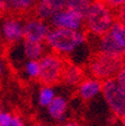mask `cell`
Returning a JSON list of instances; mask_svg holds the SVG:
<instances>
[{"label": "cell", "mask_w": 125, "mask_h": 126, "mask_svg": "<svg viewBox=\"0 0 125 126\" xmlns=\"http://www.w3.org/2000/svg\"><path fill=\"white\" fill-rule=\"evenodd\" d=\"M124 63L125 56L95 51L90 53L83 68L87 72V76L89 74L95 80L104 82L116 78Z\"/></svg>", "instance_id": "cell-1"}, {"label": "cell", "mask_w": 125, "mask_h": 126, "mask_svg": "<svg viewBox=\"0 0 125 126\" xmlns=\"http://www.w3.org/2000/svg\"><path fill=\"white\" fill-rule=\"evenodd\" d=\"M114 15L106 5L92 1L85 16L86 32L89 34L103 36L107 34L114 24Z\"/></svg>", "instance_id": "cell-2"}, {"label": "cell", "mask_w": 125, "mask_h": 126, "mask_svg": "<svg viewBox=\"0 0 125 126\" xmlns=\"http://www.w3.org/2000/svg\"><path fill=\"white\" fill-rule=\"evenodd\" d=\"M65 54L56 53H47L42 56L38 61L39 72L37 80L41 84L46 88L62 83V72H63V58Z\"/></svg>", "instance_id": "cell-3"}, {"label": "cell", "mask_w": 125, "mask_h": 126, "mask_svg": "<svg viewBox=\"0 0 125 126\" xmlns=\"http://www.w3.org/2000/svg\"><path fill=\"white\" fill-rule=\"evenodd\" d=\"M86 39L85 33L65 28H55L50 31L46 36V43L53 51L61 54L72 52L79 44Z\"/></svg>", "instance_id": "cell-4"}, {"label": "cell", "mask_w": 125, "mask_h": 126, "mask_svg": "<svg viewBox=\"0 0 125 126\" xmlns=\"http://www.w3.org/2000/svg\"><path fill=\"white\" fill-rule=\"evenodd\" d=\"M102 90L107 104L118 118L125 115V92L121 89V87L115 79H110L104 81L102 84Z\"/></svg>", "instance_id": "cell-5"}, {"label": "cell", "mask_w": 125, "mask_h": 126, "mask_svg": "<svg viewBox=\"0 0 125 126\" xmlns=\"http://www.w3.org/2000/svg\"><path fill=\"white\" fill-rule=\"evenodd\" d=\"M88 78L85 68L73 64L71 59L65 54L63 58V72H62V83L69 86H77Z\"/></svg>", "instance_id": "cell-6"}, {"label": "cell", "mask_w": 125, "mask_h": 126, "mask_svg": "<svg viewBox=\"0 0 125 126\" xmlns=\"http://www.w3.org/2000/svg\"><path fill=\"white\" fill-rule=\"evenodd\" d=\"M51 19H52V24L56 28H65L71 31H78L81 24L85 21L82 15L69 9L55 14Z\"/></svg>", "instance_id": "cell-7"}, {"label": "cell", "mask_w": 125, "mask_h": 126, "mask_svg": "<svg viewBox=\"0 0 125 126\" xmlns=\"http://www.w3.org/2000/svg\"><path fill=\"white\" fill-rule=\"evenodd\" d=\"M65 9V0H38L34 10V17L43 21Z\"/></svg>", "instance_id": "cell-8"}, {"label": "cell", "mask_w": 125, "mask_h": 126, "mask_svg": "<svg viewBox=\"0 0 125 126\" xmlns=\"http://www.w3.org/2000/svg\"><path fill=\"white\" fill-rule=\"evenodd\" d=\"M49 27L39 19H28L23 27V37L29 42H44L49 34Z\"/></svg>", "instance_id": "cell-9"}, {"label": "cell", "mask_w": 125, "mask_h": 126, "mask_svg": "<svg viewBox=\"0 0 125 126\" xmlns=\"http://www.w3.org/2000/svg\"><path fill=\"white\" fill-rule=\"evenodd\" d=\"M38 0H9V14L14 16H27L35 18L34 10Z\"/></svg>", "instance_id": "cell-10"}, {"label": "cell", "mask_w": 125, "mask_h": 126, "mask_svg": "<svg viewBox=\"0 0 125 126\" xmlns=\"http://www.w3.org/2000/svg\"><path fill=\"white\" fill-rule=\"evenodd\" d=\"M2 34L9 43H16L23 37V26L17 18H8L2 25Z\"/></svg>", "instance_id": "cell-11"}, {"label": "cell", "mask_w": 125, "mask_h": 126, "mask_svg": "<svg viewBox=\"0 0 125 126\" xmlns=\"http://www.w3.org/2000/svg\"><path fill=\"white\" fill-rule=\"evenodd\" d=\"M102 81L95 80L92 78H86L79 84L78 87V94L82 99H91L95 94H97L102 90Z\"/></svg>", "instance_id": "cell-12"}, {"label": "cell", "mask_w": 125, "mask_h": 126, "mask_svg": "<svg viewBox=\"0 0 125 126\" xmlns=\"http://www.w3.org/2000/svg\"><path fill=\"white\" fill-rule=\"evenodd\" d=\"M24 50H25L26 56L31 59V61H36L37 59L42 58V55H43V51H44L43 42H29V41H25Z\"/></svg>", "instance_id": "cell-13"}, {"label": "cell", "mask_w": 125, "mask_h": 126, "mask_svg": "<svg viewBox=\"0 0 125 126\" xmlns=\"http://www.w3.org/2000/svg\"><path fill=\"white\" fill-rule=\"evenodd\" d=\"M67 110V101L61 97H55L49 105V113L55 119H60Z\"/></svg>", "instance_id": "cell-14"}, {"label": "cell", "mask_w": 125, "mask_h": 126, "mask_svg": "<svg viewBox=\"0 0 125 126\" xmlns=\"http://www.w3.org/2000/svg\"><path fill=\"white\" fill-rule=\"evenodd\" d=\"M92 1L94 0H65V7L69 10H73L79 13L85 18L87 10H88L89 6L91 5Z\"/></svg>", "instance_id": "cell-15"}, {"label": "cell", "mask_w": 125, "mask_h": 126, "mask_svg": "<svg viewBox=\"0 0 125 126\" xmlns=\"http://www.w3.org/2000/svg\"><path fill=\"white\" fill-rule=\"evenodd\" d=\"M53 98H54V94H53L52 89L43 87L41 90V94H39V104L42 106H49L53 100Z\"/></svg>", "instance_id": "cell-16"}, {"label": "cell", "mask_w": 125, "mask_h": 126, "mask_svg": "<svg viewBox=\"0 0 125 126\" xmlns=\"http://www.w3.org/2000/svg\"><path fill=\"white\" fill-rule=\"evenodd\" d=\"M26 71L27 73L33 78H37L39 72V64L38 61H29L26 64Z\"/></svg>", "instance_id": "cell-17"}, {"label": "cell", "mask_w": 125, "mask_h": 126, "mask_svg": "<svg viewBox=\"0 0 125 126\" xmlns=\"http://www.w3.org/2000/svg\"><path fill=\"white\" fill-rule=\"evenodd\" d=\"M114 18L115 20H117L118 23H121L122 25L125 26V2L123 3L121 7H118L116 10L114 11Z\"/></svg>", "instance_id": "cell-18"}, {"label": "cell", "mask_w": 125, "mask_h": 126, "mask_svg": "<svg viewBox=\"0 0 125 126\" xmlns=\"http://www.w3.org/2000/svg\"><path fill=\"white\" fill-rule=\"evenodd\" d=\"M116 82L118 83V86L121 87V89L125 92V63L123 64V66L121 68V70L118 71L117 76L115 78Z\"/></svg>", "instance_id": "cell-19"}, {"label": "cell", "mask_w": 125, "mask_h": 126, "mask_svg": "<svg viewBox=\"0 0 125 126\" xmlns=\"http://www.w3.org/2000/svg\"><path fill=\"white\" fill-rule=\"evenodd\" d=\"M11 114L0 110V126H11Z\"/></svg>", "instance_id": "cell-20"}, {"label": "cell", "mask_w": 125, "mask_h": 126, "mask_svg": "<svg viewBox=\"0 0 125 126\" xmlns=\"http://www.w3.org/2000/svg\"><path fill=\"white\" fill-rule=\"evenodd\" d=\"M0 13H9V0H0Z\"/></svg>", "instance_id": "cell-21"}, {"label": "cell", "mask_w": 125, "mask_h": 126, "mask_svg": "<svg viewBox=\"0 0 125 126\" xmlns=\"http://www.w3.org/2000/svg\"><path fill=\"white\" fill-rule=\"evenodd\" d=\"M11 126H25V124L18 115H15L11 118Z\"/></svg>", "instance_id": "cell-22"}, {"label": "cell", "mask_w": 125, "mask_h": 126, "mask_svg": "<svg viewBox=\"0 0 125 126\" xmlns=\"http://www.w3.org/2000/svg\"><path fill=\"white\" fill-rule=\"evenodd\" d=\"M59 126H80L79 124L74 123V122H71V123H68L67 125H59Z\"/></svg>", "instance_id": "cell-23"}, {"label": "cell", "mask_w": 125, "mask_h": 126, "mask_svg": "<svg viewBox=\"0 0 125 126\" xmlns=\"http://www.w3.org/2000/svg\"><path fill=\"white\" fill-rule=\"evenodd\" d=\"M2 73H3V64L1 62V60H0V77L2 76Z\"/></svg>", "instance_id": "cell-24"}, {"label": "cell", "mask_w": 125, "mask_h": 126, "mask_svg": "<svg viewBox=\"0 0 125 126\" xmlns=\"http://www.w3.org/2000/svg\"><path fill=\"white\" fill-rule=\"evenodd\" d=\"M121 121H122V123H123V125L125 126V115L123 116V117H121Z\"/></svg>", "instance_id": "cell-25"}, {"label": "cell", "mask_w": 125, "mask_h": 126, "mask_svg": "<svg viewBox=\"0 0 125 126\" xmlns=\"http://www.w3.org/2000/svg\"><path fill=\"white\" fill-rule=\"evenodd\" d=\"M34 126H45V125H43V124H41V123H37V124H35Z\"/></svg>", "instance_id": "cell-26"}]
</instances>
